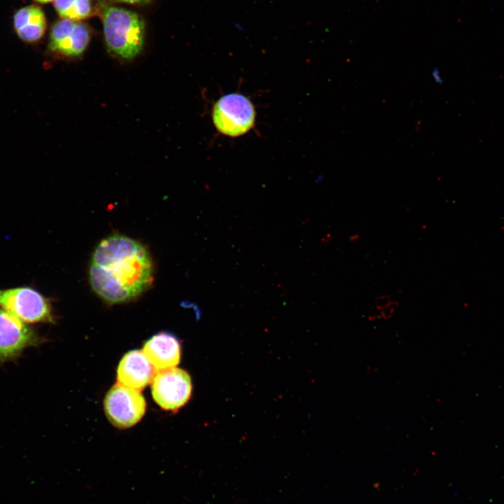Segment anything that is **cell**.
<instances>
[{"label":"cell","mask_w":504,"mask_h":504,"mask_svg":"<svg viewBox=\"0 0 504 504\" xmlns=\"http://www.w3.org/2000/svg\"><path fill=\"white\" fill-rule=\"evenodd\" d=\"M153 262L147 248L122 234L103 239L92 253L89 280L92 289L104 302H130L152 284Z\"/></svg>","instance_id":"1"},{"label":"cell","mask_w":504,"mask_h":504,"mask_svg":"<svg viewBox=\"0 0 504 504\" xmlns=\"http://www.w3.org/2000/svg\"><path fill=\"white\" fill-rule=\"evenodd\" d=\"M101 6L104 36L108 52L125 59L136 57L144 44V20L136 13L121 7Z\"/></svg>","instance_id":"2"},{"label":"cell","mask_w":504,"mask_h":504,"mask_svg":"<svg viewBox=\"0 0 504 504\" xmlns=\"http://www.w3.org/2000/svg\"><path fill=\"white\" fill-rule=\"evenodd\" d=\"M255 110L245 95L233 92L220 97L212 108V120L218 132L230 137L248 133L255 122Z\"/></svg>","instance_id":"3"},{"label":"cell","mask_w":504,"mask_h":504,"mask_svg":"<svg viewBox=\"0 0 504 504\" xmlns=\"http://www.w3.org/2000/svg\"><path fill=\"white\" fill-rule=\"evenodd\" d=\"M0 308L27 324L55 319L50 300L29 286L0 288Z\"/></svg>","instance_id":"4"},{"label":"cell","mask_w":504,"mask_h":504,"mask_svg":"<svg viewBox=\"0 0 504 504\" xmlns=\"http://www.w3.org/2000/svg\"><path fill=\"white\" fill-rule=\"evenodd\" d=\"M104 406L106 416L113 425L127 428L141 419L146 404L139 391L118 383L106 393Z\"/></svg>","instance_id":"5"},{"label":"cell","mask_w":504,"mask_h":504,"mask_svg":"<svg viewBox=\"0 0 504 504\" xmlns=\"http://www.w3.org/2000/svg\"><path fill=\"white\" fill-rule=\"evenodd\" d=\"M43 341L27 323L0 308V365L16 360L26 349Z\"/></svg>","instance_id":"6"},{"label":"cell","mask_w":504,"mask_h":504,"mask_svg":"<svg viewBox=\"0 0 504 504\" xmlns=\"http://www.w3.org/2000/svg\"><path fill=\"white\" fill-rule=\"evenodd\" d=\"M151 382L153 398L164 410H178L190 398L191 379L183 370L172 368L158 371Z\"/></svg>","instance_id":"7"},{"label":"cell","mask_w":504,"mask_h":504,"mask_svg":"<svg viewBox=\"0 0 504 504\" xmlns=\"http://www.w3.org/2000/svg\"><path fill=\"white\" fill-rule=\"evenodd\" d=\"M90 36V30L86 24L62 18L52 26L48 50L57 56L78 57L86 50Z\"/></svg>","instance_id":"8"},{"label":"cell","mask_w":504,"mask_h":504,"mask_svg":"<svg viewBox=\"0 0 504 504\" xmlns=\"http://www.w3.org/2000/svg\"><path fill=\"white\" fill-rule=\"evenodd\" d=\"M155 370L143 351L132 350L125 354L120 361L117 379L122 385L140 391L152 382Z\"/></svg>","instance_id":"9"},{"label":"cell","mask_w":504,"mask_h":504,"mask_svg":"<svg viewBox=\"0 0 504 504\" xmlns=\"http://www.w3.org/2000/svg\"><path fill=\"white\" fill-rule=\"evenodd\" d=\"M142 351L158 371L176 368L180 362L179 342L169 332H162L151 337L145 342Z\"/></svg>","instance_id":"10"},{"label":"cell","mask_w":504,"mask_h":504,"mask_svg":"<svg viewBox=\"0 0 504 504\" xmlns=\"http://www.w3.org/2000/svg\"><path fill=\"white\" fill-rule=\"evenodd\" d=\"M13 27L22 41L27 43L38 41L46 29L43 10L36 5L26 6L18 9L13 15Z\"/></svg>","instance_id":"11"},{"label":"cell","mask_w":504,"mask_h":504,"mask_svg":"<svg viewBox=\"0 0 504 504\" xmlns=\"http://www.w3.org/2000/svg\"><path fill=\"white\" fill-rule=\"evenodd\" d=\"M54 7L62 18L74 21L89 17L92 11L91 0H54Z\"/></svg>","instance_id":"12"},{"label":"cell","mask_w":504,"mask_h":504,"mask_svg":"<svg viewBox=\"0 0 504 504\" xmlns=\"http://www.w3.org/2000/svg\"><path fill=\"white\" fill-rule=\"evenodd\" d=\"M398 304H399L398 302L391 301V303L388 306H386L379 310L381 317L383 319L391 318L393 316L395 310L398 307Z\"/></svg>","instance_id":"13"},{"label":"cell","mask_w":504,"mask_h":504,"mask_svg":"<svg viewBox=\"0 0 504 504\" xmlns=\"http://www.w3.org/2000/svg\"><path fill=\"white\" fill-rule=\"evenodd\" d=\"M391 298L389 295L384 294L382 295H379L375 299V307L380 310L382 308L388 306L391 303Z\"/></svg>","instance_id":"14"},{"label":"cell","mask_w":504,"mask_h":504,"mask_svg":"<svg viewBox=\"0 0 504 504\" xmlns=\"http://www.w3.org/2000/svg\"><path fill=\"white\" fill-rule=\"evenodd\" d=\"M118 2H122V3H127V4H137V5H146L149 4L151 0H114Z\"/></svg>","instance_id":"15"},{"label":"cell","mask_w":504,"mask_h":504,"mask_svg":"<svg viewBox=\"0 0 504 504\" xmlns=\"http://www.w3.org/2000/svg\"><path fill=\"white\" fill-rule=\"evenodd\" d=\"M358 238H359V234H355L351 235V236L349 238V239L350 241H355L358 240Z\"/></svg>","instance_id":"16"},{"label":"cell","mask_w":504,"mask_h":504,"mask_svg":"<svg viewBox=\"0 0 504 504\" xmlns=\"http://www.w3.org/2000/svg\"><path fill=\"white\" fill-rule=\"evenodd\" d=\"M433 73H434V74L435 75V76H434V78H435V80H437V82L442 83V78H440L439 77V73H438V70L435 69V71H434Z\"/></svg>","instance_id":"17"},{"label":"cell","mask_w":504,"mask_h":504,"mask_svg":"<svg viewBox=\"0 0 504 504\" xmlns=\"http://www.w3.org/2000/svg\"><path fill=\"white\" fill-rule=\"evenodd\" d=\"M34 1H37V2H39V3H43V4H44V3H48V2L52 1H54V0H34Z\"/></svg>","instance_id":"18"}]
</instances>
